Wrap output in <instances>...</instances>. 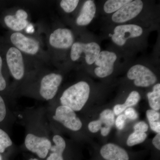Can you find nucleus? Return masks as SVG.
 I'll return each mask as SVG.
<instances>
[{"instance_id": "obj_5", "label": "nucleus", "mask_w": 160, "mask_h": 160, "mask_svg": "<svg viewBox=\"0 0 160 160\" xmlns=\"http://www.w3.org/2000/svg\"><path fill=\"white\" fill-rule=\"evenodd\" d=\"M5 60L12 77L18 84L22 82L26 78V70L22 52L14 46H11L6 50Z\"/></svg>"}, {"instance_id": "obj_17", "label": "nucleus", "mask_w": 160, "mask_h": 160, "mask_svg": "<svg viewBox=\"0 0 160 160\" xmlns=\"http://www.w3.org/2000/svg\"><path fill=\"white\" fill-rule=\"evenodd\" d=\"M141 99V96L138 92L132 91L126 99V102L122 104H117L113 107V112L114 114L118 115L126 109L135 106Z\"/></svg>"}, {"instance_id": "obj_22", "label": "nucleus", "mask_w": 160, "mask_h": 160, "mask_svg": "<svg viewBox=\"0 0 160 160\" xmlns=\"http://www.w3.org/2000/svg\"><path fill=\"white\" fill-rule=\"evenodd\" d=\"M98 120L102 123V126L105 125L104 127L111 129L115 122L114 112L111 109H105L100 113Z\"/></svg>"}, {"instance_id": "obj_27", "label": "nucleus", "mask_w": 160, "mask_h": 160, "mask_svg": "<svg viewBox=\"0 0 160 160\" xmlns=\"http://www.w3.org/2000/svg\"><path fill=\"white\" fill-rule=\"evenodd\" d=\"M102 124L99 120L92 121L88 125V129L92 133H96L102 128Z\"/></svg>"}, {"instance_id": "obj_11", "label": "nucleus", "mask_w": 160, "mask_h": 160, "mask_svg": "<svg viewBox=\"0 0 160 160\" xmlns=\"http://www.w3.org/2000/svg\"><path fill=\"white\" fill-rule=\"evenodd\" d=\"M143 2L141 0H135L127 3L113 13L112 22L122 23L134 18L140 14L143 8Z\"/></svg>"}, {"instance_id": "obj_26", "label": "nucleus", "mask_w": 160, "mask_h": 160, "mask_svg": "<svg viewBox=\"0 0 160 160\" xmlns=\"http://www.w3.org/2000/svg\"><path fill=\"white\" fill-rule=\"evenodd\" d=\"M146 113L149 122L160 121V114L157 111L153 109H149L147 110Z\"/></svg>"}, {"instance_id": "obj_8", "label": "nucleus", "mask_w": 160, "mask_h": 160, "mask_svg": "<svg viewBox=\"0 0 160 160\" xmlns=\"http://www.w3.org/2000/svg\"><path fill=\"white\" fill-rule=\"evenodd\" d=\"M117 59L114 52L108 51L101 52L95 61L97 67L94 69L95 74L100 78H104L112 74L114 65Z\"/></svg>"}, {"instance_id": "obj_15", "label": "nucleus", "mask_w": 160, "mask_h": 160, "mask_svg": "<svg viewBox=\"0 0 160 160\" xmlns=\"http://www.w3.org/2000/svg\"><path fill=\"white\" fill-rule=\"evenodd\" d=\"M96 7L94 1L88 0L84 3L78 16L76 24L79 26H86L90 24L94 18Z\"/></svg>"}, {"instance_id": "obj_19", "label": "nucleus", "mask_w": 160, "mask_h": 160, "mask_svg": "<svg viewBox=\"0 0 160 160\" xmlns=\"http://www.w3.org/2000/svg\"><path fill=\"white\" fill-rule=\"evenodd\" d=\"M16 149L8 132L0 128V154L5 153L8 150L16 151Z\"/></svg>"}, {"instance_id": "obj_35", "label": "nucleus", "mask_w": 160, "mask_h": 160, "mask_svg": "<svg viewBox=\"0 0 160 160\" xmlns=\"http://www.w3.org/2000/svg\"><path fill=\"white\" fill-rule=\"evenodd\" d=\"M3 160L2 156V154H0V160Z\"/></svg>"}, {"instance_id": "obj_12", "label": "nucleus", "mask_w": 160, "mask_h": 160, "mask_svg": "<svg viewBox=\"0 0 160 160\" xmlns=\"http://www.w3.org/2000/svg\"><path fill=\"white\" fill-rule=\"evenodd\" d=\"M49 43L52 47L56 49H68L74 43V36L70 29L58 28L49 36Z\"/></svg>"}, {"instance_id": "obj_24", "label": "nucleus", "mask_w": 160, "mask_h": 160, "mask_svg": "<svg viewBox=\"0 0 160 160\" xmlns=\"http://www.w3.org/2000/svg\"><path fill=\"white\" fill-rule=\"evenodd\" d=\"M8 89V83L4 74V60L0 53V92H6Z\"/></svg>"}, {"instance_id": "obj_28", "label": "nucleus", "mask_w": 160, "mask_h": 160, "mask_svg": "<svg viewBox=\"0 0 160 160\" xmlns=\"http://www.w3.org/2000/svg\"><path fill=\"white\" fill-rule=\"evenodd\" d=\"M149 126L147 123L144 122H140L137 123L133 127L134 131L141 132H146L148 131Z\"/></svg>"}, {"instance_id": "obj_29", "label": "nucleus", "mask_w": 160, "mask_h": 160, "mask_svg": "<svg viewBox=\"0 0 160 160\" xmlns=\"http://www.w3.org/2000/svg\"><path fill=\"white\" fill-rule=\"evenodd\" d=\"M125 114H121L118 117L115 121L116 126L119 130H122L125 126V122L126 120Z\"/></svg>"}, {"instance_id": "obj_16", "label": "nucleus", "mask_w": 160, "mask_h": 160, "mask_svg": "<svg viewBox=\"0 0 160 160\" xmlns=\"http://www.w3.org/2000/svg\"><path fill=\"white\" fill-rule=\"evenodd\" d=\"M17 121L14 112L10 111L6 101L0 93V124H5L7 128H11Z\"/></svg>"}, {"instance_id": "obj_23", "label": "nucleus", "mask_w": 160, "mask_h": 160, "mask_svg": "<svg viewBox=\"0 0 160 160\" xmlns=\"http://www.w3.org/2000/svg\"><path fill=\"white\" fill-rule=\"evenodd\" d=\"M147 135L146 132H141L134 131L129 136L127 140V146H133L142 143L146 140Z\"/></svg>"}, {"instance_id": "obj_31", "label": "nucleus", "mask_w": 160, "mask_h": 160, "mask_svg": "<svg viewBox=\"0 0 160 160\" xmlns=\"http://www.w3.org/2000/svg\"><path fill=\"white\" fill-rule=\"evenodd\" d=\"M15 16L18 19L22 20H27L28 17L27 12L22 9H19L17 11Z\"/></svg>"}, {"instance_id": "obj_10", "label": "nucleus", "mask_w": 160, "mask_h": 160, "mask_svg": "<svg viewBox=\"0 0 160 160\" xmlns=\"http://www.w3.org/2000/svg\"><path fill=\"white\" fill-rule=\"evenodd\" d=\"M10 41L13 46L20 50L30 55H35L39 51L40 44L38 41L32 38L28 37L20 32L12 33Z\"/></svg>"}, {"instance_id": "obj_1", "label": "nucleus", "mask_w": 160, "mask_h": 160, "mask_svg": "<svg viewBox=\"0 0 160 160\" xmlns=\"http://www.w3.org/2000/svg\"><path fill=\"white\" fill-rule=\"evenodd\" d=\"M17 121L19 120L25 130L22 149L45 160L52 145V132L46 115V107H27L14 112Z\"/></svg>"}, {"instance_id": "obj_14", "label": "nucleus", "mask_w": 160, "mask_h": 160, "mask_svg": "<svg viewBox=\"0 0 160 160\" xmlns=\"http://www.w3.org/2000/svg\"><path fill=\"white\" fill-rule=\"evenodd\" d=\"M52 132V145L45 160H64L63 151L66 149L67 141L58 132Z\"/></svg>"}, {"instance_id": "obj_33", "label": "nucleus", "mask_w": 160, "mask_h": 160, "mask_svg": "<svg viewBox=\"0 0 160 160\" xmlns=\"http://www.w3.org/2000/svg\"><path fill=\"white\" fill-rule=\"evenodd\" d=\"M152 143L153 146L158 150H160V133H158L152 141Z\"/></svg>"}, {"instance_id": "obj_7", "label": "nucleus", "mask_w": 160, "mask_h": 160, "mask_svg": "<svg viewBox=\"0 0 160 160\" xmlns=\"http://www.w3.org/2000/svg\"><path fill=\"white\" fill-rule=\"evenodd\" d=\"M129 79L134 80V84L138 87H147L156 82L157 78L149 68L142 65L132 66L127 72Z\"/></svg>"}, {"instance_id": "obj_9", "label": "nucleus", "mask_w": 160, "mask_h": 160, "mask_svg": "<svg viewBox=\"0 0 160 160\" xmlns=\"http://www.w3.org/2000/svg\"><path fill=\"white\" fill-rule=\"evenodd\" d=\"M143 32L141 26L134 24L119 25L115 28L114 33L112 35L111 38L115 44L122 46L129 39L141 36Z\"/></svg>"}, {"instance_id": "obj_30", "label": "nucleus", "mask_w": 160, "mask_h": 160, "mask_svg": "<svg viewBox=\"0 0 160 160\" xmlns=\"http://www.w3.org/2000/svg\"><path fill=\"white\" fill-rule=\"evenodd\" d=\"M125 115L126 118L132 120L137 119L138 118V114L136 111L132 107L128 108L125 110Z\"/></svg>"}, {"instance_id": "obj_34", "label": "nucleus", "mask_w": 160, "mask_h": 160, "mask_svg": "<svg viewBox=\"0 0 160 160\" xmlns=\"http://www.w3.org/2000/svg\"><path fill=\"white\" fill-rule=\"evenodd\" d=\"M26 160H41L39 158H37L34 157L29 156L26 158Z\"/></svg>"}, {"instance_id": "obj_20", "label": "nucleus", "mask_w": 160, "mask_h": 160, "mask_svg": "<svg viewBox=\"0 0 160 160\" xmlns=\"http://www.w3.org/2000/svg\"><path fill=\"white\" fill-rule=\"evenodd\" d=\"M149 106L153 110L158 111L160 109V84H156L152 92L147 93Z\"/></svg>"}, {"instance_id": "obj_3", "label": "nucleus", "mask_w": 160, "mask_h": 160, "mask_svg": "<svg viewBox=\"0 0 160 160\" xmlns=\"http://www.w3.org/2000/svg\"><path fill=\"white\" fill-rule=\"evenodd\" d=\"M46 108L52 132H58L61 129L72 133L81 131L82 122L76 112L71 108L60 105L54 101L49 102Z\"/></svg>"}, {"instance_id": "obj_21", "label": "nucleus", "mask_w": 160, "mask_h": 160, "mask_svg": "<svg viewBox=\"0 0 160 160\" xmlns=\"http://www.w3.org/2000/svg\"><path fill=\"white\" fill-rule=\"evenodd\" d=\"M131 0H108L104 4V10L106 13L116 12Z\"/></svg>"}, {"instance_id": "obj_6", "label": "nucleus", "mask_w": 160, "mask_h": 160, "mask_svg": "<svg viewBox=\"0 0 160 160\" xmlns=\"http://www.w3.org/2000/svg\"><path fill=\"white\" fill-rule=\"evenodd\" d=\"M101 52V47L94 42L84 43L76 42L71 47L70 58L73 62L78 61L82 53L85 54V60L87 64L92 65Z\"/></svg>"}, {"instance_id": "obj_13", "label": "nucleus", "mask_w": 160, "mask_h": 160, "mask_svg": "<svg viewBox=\"0 0 160 160\" xmlns=\"http://www.w3.org/2000/svg\"><path fill=\"white\" fill-rule=\"evenodd\" d=\"M100 154L106 160H129V156L125 149L120 146L109 143L103 146Z\"/></svg>"}, {"instance_id": "obj_32", "label": "nucleus", "mask_w": 160, "mask_h": 160, "mask_svg": "<svg viewBox=\"0 0 160 160\" xmlns=\"http://www.w3.org/2000/svg\"><path fill=\"white\" fill-rule=\"evenodd\" d=\"M150 128L157 133H160V122H149Z\"/></svg>"}, {"instance_id": "obj_18", "label": "nucleus", "mask_w": 160, "mask_h": 160, "mask_svg": "<svg viewBox=\"0 0 160 160\" xmlns=\"http://www.w3.org/2000/svg\"><path fill=\"white\" fill-rule=\"evenodd\" d=\"M3 22L8 28L16 32L25 29L29 24L27 20H20L15 15L10 14L5 15L3 18Z\"/></svg>"}, {"instance_id": "obj_2", "label": "nucleus", "mask_w": 160, "mask_h": 160, "mask_svg": "<svg viewBox=\"0 0 160 160\" xmlns=\"http://www.w3.org/2000/svg\"><path fill=\"white\" fill-rule=\"evenodd\" d=\"M62 80V76L56 72H49L38 78L26 77L18 85L14 94L50 102L55 98Z\"/></svg>"}, {"instance_id": "obj_25", "label": "nucleus", "mask_w": 160, "mask_h": 160, "mask_svg": "<svg viewBox=\"0 0 160 160\" xmlns=\"http://www.w3.org/2000/svg\"><path fill=\"white\" fill-rule=\"evenodd\" d=\"M79 2L78 0H62L60 2V6L65 12L70 13L76 9Z\"/></svg>"}, {"instance_id": "obj_4", "label": "nucleus", "mask_w": 160, "mask_h": 160, "mask_svg": "<svg viewBox=\"0 0 160 160\" xmlns=\"http://www.w3.org/2000/svg\"><path fill=\"white\" fill-rule=\"evenodd\" d=\"M90 86L85 81H80L65 89L59 98L60 105L67 106L77 112L81 111L89 99Z\"/></svg>"}]
</instances>
